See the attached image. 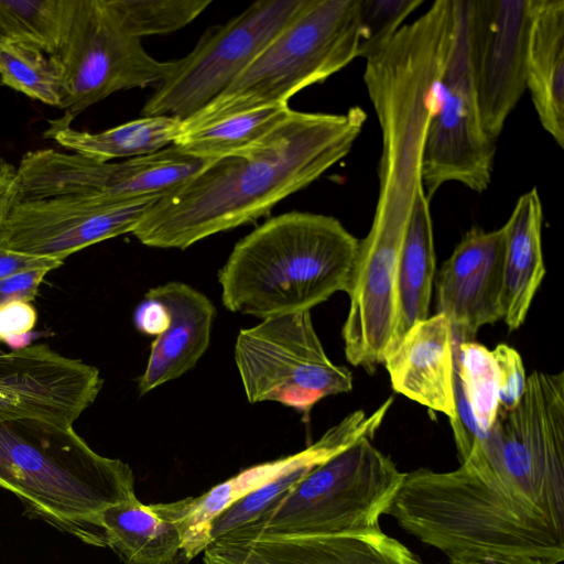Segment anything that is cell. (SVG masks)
<instances>
[{
	"label": "cell",
	"mask_w": 564,
	"mask_h": 564,
	"mask_svg": "<svg viewBox=\"0 0 564 564\" xmlns=\"http://www.w3.org/2000/svg\"><path fill=\"white\" fill-rule=\"evenodd\" d=\"M366 111L290 115L256 148L207 164L156 200L132 235L153 248L184 250L215 234L265 216L351 150Z\"/></svg>",
	"instance_id": "1"
},
{
	"label": "cell",
	"mask_w": 564,
	"mask_h": 564,
	"mask_svg": "<svg viewBox=\"0 0 564 564\" xmlns=\"http://www.w3.org/2000/svg\"><path fill=\"white\" fill-rule=\"evenodd\" d=\"M359 240L335 217L290 212L240 239L218 272L221 302L261 319L311 311L349 293Z\"/></svg>",
	"instance_id": "2"
},
{
	"label": "cell",
	"mask_w": 564,
	"mask_h": 564,
	"mask_svg": "<svg viewBox=\"0 0 564 564\" xmlns=\"http://www.w3.org/2000/svg\"><path fill=\"white\" fill-rule=\"evenodd\" d=\"M131 467L96 453L73 425L35 417L0 421V487L25 513L86 544L106 547L101 511L135 495Z\"/></svg>",
	"instance_id": "3"
},
{
	"label": "cell",
	"mask_w": 564,
	"mask_h": 564,
	"mask_svg": "<svg viewBox=\"0 0 564 564\" xmlns=\"http://www.w3.org/2000/svg\"><path fill=\"white\" fill-rule=\"evenodd\" d=\"M387 514L448 557L530 555L561 563L564 529L497 482L460 465L447 473H405Z\"/></svg>",
	"instance_id": "4"
},
{
	"label": "cell",
	"mask_w": 564,
	"mask_h": 564,
	"mask_svg": "<svg viewBox=\"0 0 564 564\" xmlns=\"http://www.w3.org/2000/svg\"><path fill=\"white\" fill-rule=\"evenodd\" d=\"M404 474L362 437L312 469L267 517L213 543L380 532Z\"/></svg>",
	"instance_id": "5"
},
{
	"label": "cell",
	"mask_w": 564,
	"mask_h": 564,
	"mask_svg": "<svg viewBox=\"0 0 564 564\" xmlns=\"http://www.w3.org/2000/svg\"><path fill=\"white\" fill-rule=\"evenodd\" d=\"M358 42V0H306L231 85L183 119V126L268 105H289L293 95L357 58Z\"/></svg>",
	"instance_id": "6"
},
{
	"label": "cell",
	"mask_w": 564,
	"mask_h": 564,
	"mask_svg": "<svg viewBox=\"0 0 564 564\" xmlns=\"http://www.w3.org/2000/svg\"><path fill=\"white\" fill-rule=\"evenodd\" d=\"M564 529V372L533 371L518 404L462 463Z\"/></svg>",
	"instance_id": "7"
},
{
	"label": "cell",
	"mask_w": 564,
	"mask_h": 564,
	"mask_svg": "<svg viewBox=\"0 0 564 564\" xmlns=\"http://www.w3.org/2000/svg\"><path fill=\"white\" fill-rule=\"evenodd\" d=\"M234 355L250 403L273 401L307 416L322 399L352 389L350 370L326 355L311 311L240 329Z\"/></svg>",
	"instance_id": "8"
},
{
	"label": "cell",
	"mask_w": 564,
	"mask_h": 564,
	"mask_svg": "<svg viewBox=\"0 0 564 564\" xmlns=\"http://www.w3.org/2000/svg\"><path fill=\"white\" fill-rule=\"evenodd\" d=\"M61 77V118L54 126H72L86 109L111 94L159 85L174 61H159L120 24L109 0H76L67 35L50 56Z\"/></svg>",
	"instance_id": "9"
},
{
	"label": "cell",
	"mask_w": 564,
	"mask_h": 564,
	"mask_svg": "<svg viewBox=\"0 0 564 564\" xmlns=\"http://www.w3.org/2000/svg\"><path fill=\"white\" fill-rule=\"evenodd\" d=\"M306 0H260L174 61L170 74L145 101L144 116L186 119L225 91L299 13Z\"/></svg>",
	"instance_id": "10"
},
{
	"label": "cell",
	"mask_w": 564,
	"mask_h": 564,
	"mask_svg": "<svg viewBox=\"0 0 564 564\" xmlns=\"http://www.w3.org/2000/svg\"><path fill=\"white\" fill-rule=\"evenodd\" d=\"M495 140L481 124L468 45L467 0H456V26L443 67L436 108L431 117L422 156V184L431 198L448 182L481 193L490 184Z\"/></svg>",
	"instance_id": "11"
},
{
	"label": "cell",
	"mask_w": 564,
	"mask_h": 564,
	"mask_svg": "<svg viewBox=\"0 0 564 564\" xmlns=\"http://www.w3.org/2000/svg\"><path fill=\"white\" fill-rule=\"evenodd\" d=\"M209 161L175 145L121 162H100L74 152H26L18 166L21 200L64 195L107 200L164 196L202 171Z\"/></svg>",
	"instance_id": "12"
},
{
	"label": "cell",
	"mask_w": 564,
	"mask_h": 564,
	"mask_svg": "<svg viewBox=\"0 0 564 564\" xmlns=\"http://www.w3.org/2000/svg\"><path fill=\"white\" fill-rule=\"evenodd\" d=\"M160 198L107 200L64 195L20 200L0 229V247L64 261L91 245L132 234Z\"/></svg>",
	"instance_id": "13"
},
{
	"label": "cell",
	"mask_w": 564,
	"mask_h": 564,
	"mask_svg": "<svg viewBox=\"0 0 564 564\" xmlns=\"http://www.w3.org/2000/svg\"><path fill=\"white\" fill-rule=\"evenodd\" d=\"M532 0H467L469 63L480 121L496 141L527 89Z\"/></svg>",
	"instance_id": "14"
},
{
	"label": "cell",
	"mask_w": 564,
	"mask_h": 564,
	"mask_svg": "<svg viewBox=\"0 0 564 564\" xmlns=\"http://www.w3.org/2000/svg\"><path fill=\"white\" fill-rule=\"evenodd\" d=\"M102 382L96 367L44 344L0 354V421L35 417L73 425Z\"/></svg>",
	"instance_id": "15"
},
{
	"label": "cell",
	"mask_w": 564,
	"mask_h": 564,
	"mask_svg": "<svg viewBox=\"0 0 564 564\" xmlns=\"http://www.w3.org/2000/svg\"><path fill=\"white\" fill-rule=\"evenodd\" d=\"M390 406L391 402L386 400L369 415L362 410L354 411L299 453L248 467L200 496L161 502L163 513L181 530L186 561L189 563L210 545V525L225 509L291 468L321 464L356 441L371 438Z\"/></svg>",
	"instance_id": "16"
},
{
	"label": "cell",
	"mask_w": 564,
	"mask_h": 564,
	"mask_svg": "<svg viewBox=\"0 0 564 564\" xmlns=\"http://www.w3.org/2000/svg\"><path fill=\"white\" fill-rule=\"evenodd\" d=\"M505 230H468L443 263L436 282L437 313L455 341H475L480 327L502 319Z\"/></svg>",
	"instance_id": "17"
},
{
	"label": "cell",
	"mask_w": 564,
	"mask_h": 564,
	"mask_svg": "<svg viewBox=\"0 0 564 564\" xmlns=\"http://www.w3.org/2000/svg\"><path fill=\"white\" fill-rule=\"evenodd\" d=\"M204 564H420L382 531L317 536L259 535L237 544H212Z\"/></svg>",
	"instance_id": "18"
},
{
	"label": "cell",
	"mask_w": 564,
	"mask_h": 564,
	"mask_svg": "<svg viewBox=\"0 0 564 564\" xmlns=\"http://www.w3.org/2000/svg\"><path fill=\"white\" fill-rule=\"evenodd\" d=\"M382 364L397 393L454 419V338L445 315L413 325Z\"/></svg>",
	"instance_id": "19"
},
{
	"label": "cell",
	"mask_w": 564,
	"mask_h": 564,
	"mask_svg": "<svg viewBox=\"0 0 564 564\" xmlns=\"http://www.w3.org/2000/svg\"><path fill=\"white\" fill-rule=\"evenodd\" d=\"M145 294L165 306L169 319L151 343L145 370L138 379L140 395L194 368L208 348L216 316L212 301L183 282L171 281Z\"/></svg>",
	"instance_id": "20"
},
{
	"label": "cell",
	"mask_w": 564,
	"mask_h": 564,
	"mask_svg": "<svg viewBox=\"0 0 564 564\" xmlns=\"http://www.w3.org/2000/svg\"><path fill=\"white\" fill-rule=\"evenodd\" d=\"M525 86L542 128L564 148V0H532Z\"/></svg>",
	"instance_id": "21"
},
{
	"label": "cell",
	"mask_w": 564,
	"mask_h": 564,
	"mask_svg": "<svg viewBox=\"0 0 564 564\" xmlns=\"http://www.w3.org/2000/svg\"><path fill=\"white\" fill-rule=\"evenodd\" d=\"M543 209L538 189L522 194L502 226L505 230L502 321L516 330L525 321L544 278Z\"/></svg>",
	"instance_id": "22"
},
{
	"label": "cell",
	"mask_w": 564,
	"mask_h": 564,
	"mask_svg": "<svg viewBox=\"0 0 564 564\" xmlns=\"http://www.w3.org/2000/svg\"><path fill=\"white\" fill-rule=\"evenodd\" d=\"M106 547L123 564H187L178 525L159 503L144 505L137 495L106 507L99 517Z\"/></svg>",
	"instance_id": "23"
},
{
	"label": "cell",
	"mask_w": 564,
	"mask_h": 564,
	"mask_svg": "<svg viewBox=\"0 0 564 564\" xmlns=\"http://www.w3.org/2000/svg\"><path fill=\"white\" fill-rule=\"evenodd\" d=\"M435 269L430 200L423 188L416 196L402 242L397 282V323L386 354L413 325L429 317Z\"/></svg>",
	"instance_id": "24"
},
{
	"label": "cell",
	"mask_w": 564,
	"mask_h": 564,
	"mask_svg": "<svg viewBox=\"0 0 564 564\" xmlns=\"http://www.w3.org/2000/svg\"><path fill=\"white\" fill-rule=\"evenodd\" d=\"M183 119L178 117L144 116L99 132L48 124L44 137L70 152L110 162L153 154L170 147L181 133Z\"/></svg>",
	"instance_id": "25"
},
{
	"label": "cell",
	"mask_w": 564,
	"mask_h": 564,
	"mask_svg": "<svg viewBox=\"0 0 564 564\" xmlns=\"http://www.w3.org/2000/svg\"><path fill=\"white\" fill-rule=\"evenodd\" d=\"M289 105H268L207 122L183 127L172 145L205 161L243 154L259 145L291 112Z\"/></svg>",
	"instance_id": "26"
},
{
	"label": "cell",
	"mask_w": 564,
	"mask_h": 564,
	"mask_svg": "<svg viewBox=\"0 0 564 564\" xmlns=\"http://www.w3.org/2000/svg\"><path fill=\"white\" fill-rule=\"evenodd\" d=\"M76 0H0V40L55 55L62 46Z\"/></svg>",
	"instance_id": "27"
},
{
	"label": "cell",
	"mask_w": 564,
	"mask_h": 564,
	"mask_svg": "<svg viewBox=\"0 0 564 564\" xmlns=\"http://www.w3.org/2000/svg\"><path fill=\"white\" fill-rule=\"evenodd\" d=\"M454 376L485 436L499 409L498 371L491 350L476 341L454 340Z\"/></svg>",
	"instance_id": "28"
},
{
	"label": "cell",
	"mask_w": 564,
	"mask_h": 564,
	"mask_svg": "<svg viewBox=\"0 0 564 564\" xmlns=\"http://www.w3.org/2000/svg\"><path fill=\"white\" fill-rule=\"evenodd\" d=\"M0 82L9 88L59 108L62 83L50 56L39 50L0 40Z\"/></svg>",
	"instance_id": "29"
},
{
	"label": "cell",
	"mask_w": 564,
	"mask_h": 564,
	"mask_svg": "<svg viewBox=\"0 0 564 564\" xmlns=\"http://www.w3.org/2000/svg\"><path fill=\"white\" fill-rule=\"evenodd\" d=\"M122 28L133 37L171 33L194 21L212 0H109Z\"/></svg>",
	"instance_id": "30"
},
{
	"label": "cell",
	"mask_w": 564,
	"mask_h": 564,
	"mask_svg": "<svg viewBox=\"0 0 564 564\" xmlns=\"http://www.w3.org/2000/svg\"><path fill=\"white\" fill-rule=\"evenodd\" d=\"M318 465L307 463L291 468L229 506L214 519L210 525L212 543L267 517Z\"/></svg>",
	"instance_id": "31"
},
{
	"label": "cell",
	"mask_w": 564,
	"mask_h": 564,
	"mask_svg": "<svg viewBox=\"0 0 564 564\" xmlns=\"http://www.w3.org/2000/svg\"><path fill=\"white\" fill-rule=\"evenodd\" d=\"M423 3V0H358V57L366 59L383 47Z\"/></svg>",
	"instance_id": "32"
},
{
	"label": "cell",
	"mask_w": 564,
	"mask_h": 564,
	"mask_svg": "<svg viewBox=\"0 0 564 564\" xmlns=\"http://www.w3.org/2000/svg\"><path fill=\"white\" fill-rule=\"evenodd\" d=\"M498 371L499 409L511 410L520 401L525 388V371L520 354L506 344L491 350Z\"/></svg>",
	"instance_id": "33"
},
{
	"label": "cell",
	"mask_w": 564,
	"mask_h": 564,
	"mask_svg": "<svg viewBox=\"0 0 564 564\" xmlns=\"http://www.w3.org/2000/svg\"><path fill=\"white\" fill-rule=\"evenodd\" d=\"M37 313L30 302L13 301L0 305V341L32 332Z\"/></svg>",
	"instance_id": "34"
},
{
	"label": "cell",
	"mask_w": 564,
	"mask_h": 564,
	"mask_svg": "<svg viewBox=\"0 0 564 564\" xmlns=\"http://www.w3.org/2000/svg\"><path fill=\"white\" fill-rule=\"evenodd\" d=\"M47 272L50 271L46 269H36L1 279L0 305L13 301H33Z\"/></svg>",
	"instance_id": "35"
},
{
	"label": "cell",
	"mask_w": 564,
	"mask_h": 564,
	"mask_svg": "<svg viewBox=\"0 0 564 564\" xmlns=\"http://www.w3.org/2000/svg\"><path fill=\"white\" fill-rule=\"evenodd\" d=\"M62 260L31 256L0 247V280L24 271L59 268Z\"/></svg>",
	"instance_id": "36"
},
{
	"label": "cell",
	"mask_w": 564,
	"mask_h": 564,
	"mask_svg": "<svg viewBox=\"0 0 564 564\" xmlns=\"http://www.w3.org/2000/svg\"><path fill=\"white\" fill-rule=\"evenodd\" d=\"M165 306L154 297L144 294L143 300L134 310L133 323L135 328L147 335L158 336L167 325Z\"/></svg>",
	"instance_id": "37"
},
{
	"label": "cell",
	"mask_w": 564,
	"mask_h": 564,
	"mask_svg": "<svg viewBox=\"0 0 564 564\" xmlns=\"http://www.w3.org/2000/svg\"><path fill=\"white\" fill-rule=\"evenodd\" d=\"M21 200L18 167L0 158V229Z\"/></svg>",
	"instance_id": "38"
},
{
	"label": "cell",
	"mask_w": 564,
	"mask_h": 564,
	"mask_svg": "<svg viewBox=\"0 0 564 564\" xmlns=\"http://www.w3.org/2000/svg\"><path fill=\"white\" fill-rule=\"evenodd\" d=\"M447 564H557L554 561L520 554L469 553L448 557Z\"/></svg>",
	"instance_id": "39"
},
{
	"label": "cell",
	"mask_w": 564,
	"mask_h": 564,
	"mask_svg": "<svg viewBox=\"0 0 564 564\" xmlns=\"http://www.w3.org/2000/svg\"><path fill=\"white\" fill-rule=\"evenodd\" d=\"M33 337H35V334L30 332L23 335L12 336L4 343H7L12 348V350H20L29 347Z\"/></svg>",
	"instance_id": "40"
}]
</instances>
